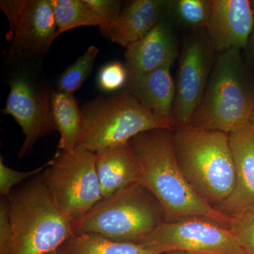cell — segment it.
<instances>
[{
    "label": "cell",
    "mask_w": 254,
    "mask_h": 254,
    "mask_svg": "<svg viewBox=\"0 0 254 254\" xmlns=\"http://www.w3.org/2000/svg\"><path fill=\"white\" fill-rule=\"evenodd\" d=\"M174 130L156 128L130 140L141 168V181L163 207L165 222L200 217L226 228L232 218L205 201L187 182L177 163Z\"/></svg>",
    "instance_id": "6da1fadb"
},
{
    "label": "cell",
    "mask_w": 254,
    "mask_h": 254,
    "mask_svg": "<svg viewBox=\"0 0 254 254\" xmlns=\"http://www.w3.org/2000/svg\"><path fill=\"white\" fill-rule=\"evenodd\" d=\"M254 78L242 50L216 53L215 63L190 126L230 133L252 127Z\"/></svg>",
    "instance_id": "7a4b0ae2"
},
{
    "label": "cell",
    "mask_w": 254,
    "mask_h": 254,
    "mask_svg": "<svg viewBox=\"0 0 254 254\" xmlns=\"http://www.w3.org/2000/svg\"><path fill=\"white\" fill-rule=\"evenodd\" d=\"M41 173L15 188L7 198L11 230L7 254H49L73 235L72 222L60 208Z\"/></svg>",
    "instance_id": "3957f363"
},
{
    "label": "cell",
    "mask_w": 254,
    "mask_h": 254,
    "mask_svg": "<svg viewBox=\"0 0 254 254\" xmlns=\"http://www.w3.org/2000/svg\"><path fill=\"white\" fill-rule=\"evenodd\" d=\"M173 139L177 163L187 182L206 203L218 208L235 185L230 135L189 126L174 129Z\"/></svg>",
    "instance_id": "277c9868"
},
{
    "label": "cell",
    "mask_w": 254,
    "mask_h": 254,
    "mask_svg": "<svg viewBox=\"0 0 254 254\" xmlns=\"http://www.w3.org/2000/svg\"><path fill=\"white\" fill-rule=\"evenodd\" d=\"M165 222L163 207L140 182L102 198L72 224L73 234L101 235L136 243Z\"/></svg>",
    "instance_id": "5b68a950"
},
{
    "label": "cell",
    "mask_w": 254,
    "mask_h": 254,
    "mask_svg": "<svg viewBox=\"0 0 254 254\" xmlns=\"http://www.w3.org/2000/svg\"><path fill=\"white\" fill-rule=\"evenodd\" d=\"M81 110L82 131L76 148L93 153L127 143L142 132L174 130L170 122L158 118L125 90L98 97Z\"/></svg>",
    "instance_id": "8992f818"
},
{
    "label": "cell",
    "mask_w": 254,
    "mask_h": 254,
    "mask_svg": "<svg viewBox=\"0 0 254 254\" xmlns=\"http://www.w3.org/2000/svg\"><path fill=\"white\" fill-rule=\"evenodd\" d=\"M9 68V95L1 112L12 117L22 129L25 138L18 153L21 159L38 140L57 130L52 113L53 88L38 73V66L14 64Z\"/></svg>",
    "instance_id": "52a82bcc"
},
{
    "label": "cell",
    "mask_w": 254,
    "mask_h": 254,
    "mask_svg": "<svg viewBox=\"0 0 254 254\" xmlns=\"http://www.w3.org/2000/svg\"><path fill=\"white\" fill-rule=\"evenodd\" d=\"M60 208L77 221L103 198L95 153L76 148L58 150L41 173Z\"/></svg>",
    "instance_id": "ba28073f"
},
{
    "label": "cell",
    "mask_w": 254,
    "mask_h": 254,
    "mask_svg": "<svg viewBox=\"0 0 254 254\" xmlns=\"http://www.w3.org/2000/svg\"><path fill=\"white\" fill-rule=\"evenodd\" d=\"M0 9L9 23L8 63L39 66L58 37L51 0H1Z\"/></svg>",
    "instance_id": "9c48e42d"
},
{
    "label": "cell",
    "mask_w": 254,
    "mask_h": 254,
    "mask_svg": "<svg viewBox=\"0 0 254 254\" xmlns=\"http://www.w3.org/2000/svg\"><path fill=\"white\" fill-rule=\"evenodd\" d=\"M136 243L160 254H247L230 229L200 217L165 222Z\"/></svg>",
    "instance_id": "30bf717a"
},
{
    "label": "cell",
    "mask_w": 254,
    "mask_h": 254,
    "mask_svg": "<svg viewBox=\"0 0 254 254\" xmlns=\"http://www.w3.org/2000/svg\"><path fill=\"white\" fill-rule=\"evenodd\" d=\"M215 57L205 29L192 31L184 42L175 81L174 129L190 126L204 94Z\"/></svg>",
    "instance_id": "8fae6325"
},
{
    "label": "cell",
    "mask_w": 254,
    "mask_h": 254,
    "mask_svg": "<svg viewBox=\"0 0 254 254\" xmlns=\"http://www.w3.org/2000/svg\"><path fill=\"white\" fill-rule=\"evenodd\" d=\"M207 34L215 53L246 50L254 31L250 0H210Z\"/></svg>",
    "instance_id": "7c38bea8"
},
{
    "label": "cell",
    "mask_w": 254,
    "mask_h": 254,
    "mask_svg": "<svg viewBox=\"0 0 254 254\" xmlns=\"http://www.w3.org/2000/svg\"><path fill=\"white\" fill-rule=\"evenodd\" d=\"M229 135L235 161V185L232 194L217 210L235 218L254 211V129L250 127Z\"/></svg>",
    "instance_id": "4fadbf2b"
},
{
    "label": "cell",
    "mask_w": 254,
    "mask_h": 254,
    "mask_svg": "<svg viewBox=\"0 0 254 254\" xmlns=\"http://www.w3.org/2000/svg\"><path fill=\"white\" fill-rule=\"evenodd\" d=\"M170 18L160 21L142 39L126 48L125 64L128 76L173 66L179 52Z\"/></svg>",
    "instance_id": "5bb4252c"
},
{
    "label": "cell",
    "mask_w": 254,
    "mask_h": 254,
    "mask_svg": "<svg viewBox=\"0 0 254 254\" xmlns=\"http://www.w3.org/2000/svg\"><path fill=\"white\" fill-rule=\"evenodd\" d=\"M172 1L133 0L124 5L113 26L103 32L113 43L124 48L142 39L160 21L170 17Z\"/></svg>",
    "instance_id": "9a60e30c"
},
{
    "label": "cell",
    "mask_w": 254,
    "mask_h": 254,
    "mask_svg": "<svg viewBox=\"0 0 254 254\" xmlns=\"http://www.w3.org/2000/svg\"><path fill=\"white\" fill-rule=\"evenodd\" d=\"M171 66L128 76L125 91L131 93L147 109L173 125L176 86Z\"/></svg>",
    "instance_id": "2e32d148"
},
{
    "label": "cell",
    "mask_w": 254,
    "mask_h": 254,
    "mask_svg": "<svg viewBox=\"0 0 254 254\" xmlns=\"http://www.w3.org/2000/svg\"><path fill=\"white\" fill-rule=\"evenodd\" d=\"M103 198L141 181V168L130 141L95 153Z\"/></svg>",
    "instance_id": "e0dca14e"
},
{
    "label": "cell",
    "mask_w": 254,
    "mask_h": 254,
    "mask_svg": "<svg viewBox=\"0 0 254 254\" xmlns=\"http://www.w3.org/2000/svg\"><path fill=\"white\" fill-rule=\"evenodd\" d=\"M52 113L60 138L58 150L73 153L77 146L82 131L81 108L74 95L53 88Z\"/></svg>",
    "instance_id": "ac0fdd59"
},
{
    "label": "cell",
    "mask_w": 254,
    "mask_h": 254,
    "mask_svg": "<svg viewBox=\"0 0 254 254\" xmlns=\"http://www.w3.org/2000/svg\"><path fill=\"white\" fill-rule=\"evenodd\" d=\"M62 247L71 254H161L141 244L90 233L73 234Z\"/></svg>",
    "instance_id": "d6986e66"
},
{
    "label": "cell",
    "mask_w": 254,
    "mask_h": 254,
    "mask_svg": "<svg viewBox=\"0 0 254 254\" xmlns=\"http://www.w3.org/2000/svg\"><path fill=\"white\" fill-rule=\"evenodd\" d=\"M58 36L80 26H98L100 21L88 7L84 0H51Z\"/></svg>",
    "instance_id": "ffe728a7"
},
{
    "label": "cell",
    "mask_w": 254,
    "mask_h": 254,
    "mask_svg": "<svg viewBox=\"0 0 254 254\" xmlns=\"http://www.w3.org/2000/svg\"><path fill=\"white\" fill-rule=\"evenodd\" d=\"M98 53L99 50L96 46L89 47L84 54L58 76L55 89L62 93L74 94L91 75Z\"/></svg>",
    "instance_id": "44dd1931"
},
{
    "label": "cell",
    "mask_w": 254,
    "mask_h": 254,
    "mask_svg": "<svg viewBox=\"0 0 254 254\" xmlns=\"http://www.w3.org/2000/svg\"><path fill=\"white\" fill-rule=\"evenodd\" d=\"M210 14V0L172 1L170 18L191 31L206 29Z\"/></svg>",
    "instance_id": "7402d4cb"
},
{
    "label": "cell",
    "mask_w": 254,
    "mask_h": 254,
    "mask_svg": "<svg viewBox=\"0 0 254 254\" xmlns=\"http://www.w3.org/2000/svg\"><path fill=\"white\" fill-rule=\"evenodd\" d=\"M128 79L125 64L115 61L106 64L98 72L97 84L100 91L105 93H118L124 90Z\"/></svg>",
    "instance_id": "603a6c76"
},
{
    "label": "cell",
    "mask_w": 254,
    "mask_h": 254,
    "mask_svg": "<svg viewBox=\"0 0 254 254\" xmlns=\"http://www.w3.org/2000/svg\"><path fill=\"white\" fill-rule=\"evenodd\" d=\"M48 165V162H47L43 166L30 171H17L6 166L3 156L0 157V194L1 197L9 198L15 188L44 171Z\"/></svg>",
    "instance_id": "cb8c5ba5"
},
{
    "label": "cell",
    "mask_w": 254,
    "mask_h": 254,
    "mask_svg": "<svg viewBox=\"0 0 254 254\" xmlns=\"http://www.w3.org/2000/svg\"><path fill=\"white\" fill-rule=\"evenodd\" d=\"M84 1L99 19L102 33L118 21L124 6L121 1L117 0H84Z\"/></svg>",
    "instance_id": "d4e9b609"
},
{
    "label": "cell",
    "mask_w": 254,
    "mask_h": 254,
    "mask_svg": "<svg viewBox=\"0 0 254 254\" xmlns=\"http://www.w3.org/2000/svg\"><path fill=\"white\" fill-rule=\"evenodd\" d=\"M230 230L247 254H254V211L232 218Z\"/></svg>",
    "instance_id": "484cf974"
},
{
    "label": "cell",
    "mask_w": 254,
    "mask_h": 254,
    "mask_svg": "<svg viewBox=\"0 0 254 254\" xmlns=\"http://www.w3.org/2000/svg\"><path fill=\"white\" fill-rule=\"evenodd\" d=\"M11 240L8 199L3 198L0 202V254H7Z\"/></svg>",
    "instance_id": "4316f807"
},
{
    "label": "cell",
    "mask_w": 254,
    "mask_h": 254,
    "mask_svg": "<svg viewBox=\"0 0 254 254\" xmlns=\"http://www.w3.org/2000/svg\"><path fill=\"white\" fill-rule=\"evenodd\" d=\"M248 50L249 56L251 59L254 61V31L252 33V36L251 37L250 41L249 42L248 46H247V49Z\"/></svg>",
    "instance_id": "83f0119b"
},
{
    "label": "cell",
    "mask_w": 254,
    "mask_h": 254,
    "mask_svg": "<svg viewBox=\"0 0 254 254\" xmlns=\"http://www.w3.org/2000/svg\"><path fill=\"white\" fill-rule=\"evenodd\" d=\"M70 254L69 252H68L67 251L64 250L63 247H60L58 250L53 251V252H50L49 254Z\"/></svg>",
    "instance_id": "f1b7e54d"
},
{
    "label": "cell",
    "mask_w": 254,
    "mask_h": 254,
    "mask_svg": "<svg viewBox=\"0 0 254 254\" xmlns=\"http://www.w3.org/2000/svg\"><path fill=\"white\" fill-rule=\"evenodd\" d=\"M161 254H191L187 253L185 252H180V251H175V252H166V253H163Z\"/></svg>",
    "instance_id": "f546056e"
},
{
    "label": "cell",
    "mask_w": 254,
    "mask_h": 254,
    "mask_svg": "<svg viewBox=\"0 0 254 254\" xmlns=\"http://www.w3.org/2000/svg\"><path fill=\"white\" fill-rule=\"evenodd\" d=\"M250 123L251 125H252V128H253L254 129V110L253 113H252V118H251Z\"/></svg>",
    "instance_id": "4dcf8cb0"
},
{
    "label": "cell",
    "mask_w": 254,
    "mask_h": 254,
    "mask_svg": "<svg viewBox=\"0 0 254 254\" xmlns=\"http://www.w3.org/2000/svg\"><path fill=\"white\" fill-rule=\"evenodd\" d=\"M251 1V6H252V9L253 10V12L254 14V0H252V1Z\"/></svg>",
    "instance_id": "1f68e13d"
}]
</instances>
